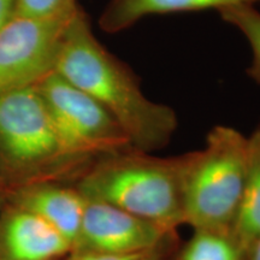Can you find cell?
Here are the masks:
<instances>
[{"label": "cell", "instance_id": "7a4b0ae2", "mask_svg": "<svg viewBox=\"0 0 260 260\" xmlns=\"http://www.w3.org/2000/svg\"><path fill=\"white\" fill-rule=\"evenodd\" d=\"M186 164L187 153L157 157L130 147L103 157L80 191L88 199L176 230L184 224L182 183Z\"/></svg>", "mask_w": 260, "mask_h": 260}, {"label": "cell", "instance_id": "52a82bcc", "mask_svg": "<svg viewBox=\"0 0 260 260\" xmlns=\"http://www.w3.org/2000/svg\"><path fill=\"white\" fill-rule=\"evenodd\" d=\"M86 199L80 240L74 251L140 252L176 239V230L162 228L113 205Z\"/></svg>", "mask_w": 260, "mask_h": 260}, {"label": "cell", "instance_id": "5bb4252c", "mask_svg": "<svg viewBox=\"0 0 260 260\" xmlns=\"http://www.w3.org/2000/svg\"><path fill=\"white\" fill-rule=\"evenodd\" d=\"M76 0H17L16 15L31 18L68 17L76 11Z\"/></svg>", "mask_w": 260, "mask_h": 260}, {"label": "cell", "instance_id": "8992f818", "mask_svg": "<svg viewBox=\"0 0 260 260\" xmlns=\"http://www.w3.org/2000/svg\"><path fill=\"white\" fill-rule=\"evenodd\" d=\"M0 151L27 167L71 160L37 86L0 94Z\"/></svg>", "mask_w": 260, "mask_h": 260}, {"label": "cell", "instance_id": "7c38bea8", "mask_svg": "<svg viewBox=\"0 0 260 260\" xmlns=\"http://www.w3.org/2000/svg\"><path fill=\"white\" fill-rule=\"evenodd\" d=\"M245 253L232 232L194 230L175 260H243Z\"/></svg>", "mask_w": 260, "mask_h": 260}, {"label": "cell", "instance_id": "6da1fadb", "mask_svg": "<svg viewBox=\"0 0 260 260\" xmlns=\"http://www.w3.org/2000/svg\"><path fill=\"white\" fill-rule=\"evenodd\" d=\"M53 71L105 107L132 148L153 153L176 133L174 109L146 96L133 70L96 40L80 6L65 28Z\"/></svg>", "mask_w": 260, "mask_h": 260}, {"label": "cell", "instance_id": "5b68a950", "mask_svg": "<svg viewBox=\"0 0 260 260\" xmlns=\"http://www.w3.org/2000/svg\"><path fill=\"white\" fill-rule=\"evenodd\" d=\"M73 15L50 19L15 15L0 29V94L37 86L53 73Z\"/></svg>", "mask_w": 260, "mask_h": 260}, {"label": "cell", "instance_id": "ba28073f", "mask_svg": "<svg viewBox=\"0 0 260 260\" xmlns=\"http://www.w3.org/2000/svg\"><path fill=\"white\" fill-rule=\"evenodd\" d=\"M4 243L11 260H53L74 251L57 229L25 209L10 217Z\"/></svg>", "mask_w": 260, "mask_h": 260}, {"label": "cell", "instance_id": "2e32d148", "mask_svg": "<svg viewBox=\"0 0 260 260\" xmlns=\"http://www.w3.org/2000/svg\"><path fill=\"white\" fill-rule=\"evenodd\" d=\"M17 0H0V29L16 15Z\"/></svg>", "mask_w": 260, "mask_h": 260}, {"label": "cell", "instance_id": "277c9868", "mask_svg": "<svg viewBox=\"0 0 260 260\" xmlns=\"http://www.w3.org/2000/svg\"><path fill=\"white\" fill-rule=\"evenodd\" d=\"M65 154L70 159L105 155L130 148L116 119L92 96L51 73L37 84Z\"/></svg>", "mask_w": 260, "mask_h": 260}, {"label": "cell", "instance_id": "4fadbf2b", "mask_svg": "<svg viewBox=\"0 0 260 260\" xmlns=\"http://www.w3.org/2000/svg\"><path fill=\"white\" fill-rule=\"evenodd\" d=\"M217 12L225 23L236 28L248 41L252 61L247 74L254 82L260 84V11L253 4H236Z\"/></svg>", "mask_w": 260, "mask_h": 260}, {"label": "cell", "instance_id": "9c48e42d", "mask_svg": "<svg viewBox=\"0 0 260 260\" xmlns=\"http://www.w3.org/2000/svg\"><path fill=\"white\" fill-rule=\"evenodd\" d=\"M260 0H109L99 18L102 30L121 32L149 16L216 10L236 4H253Z\"/></svg>", "mask_w": 260, "mask_h": 260}, {"label": "cell", "instance_id": "9a60e30c", "mask_svg": "<svg viewBox=\"0 0 260 260\" xmlns=\"http://www.w3.org/2000/svg\"><path fill=\"white\" fill-rule=\"evenodd\" d=\"M175 243H176V239L154 248L129 253L73 251L67 260H168L174 251Z\"/></svg>", "mask_w": 260, "mask_h": 260}, {"label": "cell", "instance_id": "30bf717a", "mask_svg": "<svg viewBox=\"0 0 260 260\" xmlns=\"http://www.w3.org/2000/svg\"><path fill=\"white\" fill-rule=\"evenodd\" d=\"M87 199L81 191L57 186L31 190L23 201L25 210L37 213L57 229L76 248Z\"/></svg>", "mask_w": 260, "mask_h": 260}, {"label": "cell", "instance_id": "8fae6325", "mask_svg": "<svg viewBox=\"0 0 260 260\" xmlns=\"http://www.w3.org/2000/svg\"><path fill=\"white\" fill-rule=\"evenodd\" d=\"M232 234L242 249L260 240V126L248 136V167Z\"/></svg>", "mask_w": 260, "mask_h": 260}, {"label": "cell", "instance_id": "e0dca14e", "mask_svg": "<svg viewBox=\"0 0 260 260\" xmlns=\"http://www.w3.org/2000/svg\"><path fill=\"white\" fill-rule=\"evenodd\" d=\"M243 260H260V240L247 249Z\"/></svg>", "mask_w": 260, "mask_h": 260}, {"label": "cell", "instance_id": "3957f363", "mask_svg": "<svg viewBox=\"0 0 260 260\" xmlns=\"http://www.w3.org/2000/svg\"><path fill=\"white\" fill-rule=\"evenodd\" d=\"M248 136L216 125L201 149L187 153L182 198L184 224L193 230L232 232L245 187Z\"/></svg>", "mask_w": 260, "mask_h": 260}]
</instances>
